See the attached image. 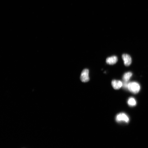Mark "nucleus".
I'll use <instances>...</instances> for the list:
<instances>
[{"label": "nucleus", "mask_w": 148, "mask_h": 148, "mask_svg": "<svg viewBox=\"0 0 148 148\" xmlns=\"http://www.w3.org/2000/svg\"><path fill=\"white\" fill-rule=\"evenodd\" d=\"M118 61V58L116 56H114L107 58L106 60V63L109 65H113L116 63Z\"/></svg>", "instance_id": "nucleus-5"}, {"label": "nucleus", "mask_w": 148, "mask_h": 148, "mask_svg": "<svg viewBox=\"0 0 148 148\" xmlns=\"http://www.w3.org/2000/svg\"><path fill=\"white\" fill-rule=\"evenodd\" d=\"M116 120L118 122L123 121L128 123L129 121V118L125 114L121 113L119 114L116 116Z\"/></svg>", "instance_id": "nucleus-3"}, {"label": "nucleus", "mask_w": 148, "mask_h": 148, "mask_svg": "<svg viewBox=\"0 0 148 148\" xmlns=\"http://www.w3.org/2000/svg\"><path fill=\"white\" fill-rule=\"evenodd\" d=\"M124 65L126 66H130L132 63V59L130 56L127 54H124L122 56Z\"/></svg>", "instance_id": "nucleus-4"}, {"label": "nucleus", "mask_w": 148, "mask_h": 148, "mask_svg": "<svg viewBox=\"0 0 148 148\" xmlns=\"http://www.w3.org/2000/svg\"><path fill=\"white\" fill-rule=\"evenodd\" d=\"M127 88L132 93L136 94L140 91V86L138 83L132 82L128 83Z\"/></svg>", "instance_id": "nucleus-1"}, {"label": "nucleus", "mask_w": 148, "mask_h": 148, "mask_svg": "<svg viewBox=\"0 0 148 148\" xmlns=\"http://www.w3.org/2000/svg\"><path fill=\"white\" fill-rule=\"evenodd\" d=\"M111 84L113 88L115 89H119L123 85V83L121 81L116 80H113Z\"/></svg>", "instance_id": "nucleus-6"}, {"label": "nucleus", "mask_w": 148, "mask_h": 148, "mask_svg": "<svg viewBox=\"0 0 148 148\" xmlns=\"http://www.w3.org/2000/svg\"><path fill=\"white\" fill-rule=\"evenodd\" d=\"M89 70L88 69H85L83 70L81 73L80 76L81 81L83 82H86L89 80Z\"/></svg>", "instance_id": "nucleus-2"}, {"label": "nucleus", "mask_w": 148, "mask_h": 148, "mask_svg": "<svg viewBox=\"0 0 148 148\" xmlns=\"http://www.w3.org/2000/svg\"><path fill=\"white\" fill-rule=\"evenodd\" d=\"M127 103L129 105L131 106L136 105V100L133 98H131L128 100Z\"/></svg>", "instance_id": "nucleus-8"}, {"label": "nucleus", "mask_w": 148, "mask_h": 148, "mask_svg": "<svg viewBox=\"0 0 148 148\" xmlns=\"http://www.w3.org/2000/svg\"><path fill=\"white\" fill-rule=\"evenodd\" d=\"M132 75L131 72H128L125 73L123 77V79L125 82H127L130 79Z\"/></svg>", "instance_id": "nucleus-7"}]
</instances>
